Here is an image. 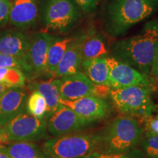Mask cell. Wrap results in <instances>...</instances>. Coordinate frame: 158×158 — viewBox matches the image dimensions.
Wrapping results in <instances>:
<instances>
[{
	"mask_svg": "<svg viewBox=\"0 0 158 158\" xmlns=\"http://www.w3.org/2000/svg\"><path fill=\"white\" fill-rule=\"evenodd\" d=\"M143 31H148L158 37V18L154 19L144 25Z\"/></svg>",
	"mask_w": 158,
	"mask_h": 158,
	"instance_id": "cell-30",
	"label": "cell"
},
{
	"mask_svg": "<svg viewBox=\"0 0 158 158\" xmlns=\"http://www.w3.org/2000/svg\"><path fill=\"white\" fill-rule=\"evenodd\" d=\"M72 39L73 37H53L47 54L46 74L54 76L57 66Z\"/></svg>",
	"mask_w": 158,
	"mask_h": 158,
	"instance_id": "cell-20",
	"label": "cell"
},
{
	"mask_svg": "<svg viewBox=\"0 0 158 158\" xmlns=\"http://www.w3.org/2000/svg\"><path fill=\"white\" fill-rule=\"evenodd\" d=\"M60 103L70 108L85 121L92 122L106 118L109 113V105L106 100L96 95H89L75 100H63Z\"/></svg>",
	"mask_w": 158,
	"mask_h": 158,
	"instance_id": "cell-12",
	"label": "cell"
},
{
	"mask_svg": "<svg viewBox=\"0 0 158 158\" xmlns=\"http://www.w3.org/2000/svg\"><path fill=\"white\" fill-rule=\"evenodd\" d=\"M106 61L109 70L108 80L109 87L119 89L139 86L151 89L152 82L149 76L112 56L106 57Z\"/></svg>",
	"mask_w": 158,
	"mask_h": 158,
	"instance_id": "cell-9",
	"label": "cell"
},
{
	"mask_svg": "<svg viewBox=\"0 0 158 158\" xmlns=\"http://www.w3.org/2000/svg\"><path fill=\"white\" fill-rule=\"evenodd\" d=\"M60 99L75 100L89 95H98V86L94 84L82 72L54 79Z\"/></svg>",
	"mask_w": 158,
	"mask_h": 158,
	"instance_id": "cell-10",
	"label": "cell"
},
{
	"mask_svg": "<svg viewBox=\"0 0 158 158\" xmlns=\"http://www.w3.org/2000/svg\"><path fill=\"white\" fill-rule=\"evenodd\" d=\"M144 130L132 116H117L100 133L101 152L126 154L141 143Z\"/></svg>",
	"mask_w": 158,
	"mask_h": 158,
	"instance_id": "cell-3",
	"label": "cell"
},
{
	"mask_svg": "<svg viewBox=\"0 0 158 158\" xmlns=\"http://www.w3.org/2000/svg\"><path fill=\"white\" fill-rule=\"evenodd\" d=\"M81 8L74 0H45L43 21L49 30L64 33L80 19Z\"/></svg>",
	"mask_w": 158,
	"mask_h": 158,
	"instance_id": "cell-7",
	"label": "cell"
},
{
	"mask_svg": "<svg viewBox=\"0 0 158 158\" xmlns=\"http://www.w3.org/2000/svg\"><path fill=\"white\" fill-rule=\"evenodd\" d=\"M0 158H11L10 157H9L8 155H5V153L2 152H0Z\"/></svg>",
	"mask_w": 158,
	"mask_h": 158,
	"instance_id": "cell-33",
	"label": "cell"
},
{
	"mask_svg": "<svg viewBox=\"0 0 158 158\" xmlns=\"http://www.w3.org/2000/svg\"><path fill=\"white\" fill-rule=\"evenodd\" d=\"M1 144H2V143H1V140H0V147H1Z\"/></svg>",
	"mask_w": 158,
	"mask_h": 158,
	"instance_id": "cell-34",
	"label": "cell"
},
{
	"mask_svg": "<svg viewBox=\"0 0 158 158\" xmlns=\"http://www.w3.org/2000/svg\"><path fill=\"white\" fill-rule=\"evenodd\" d=\"M106 40L100 35H85L81 46L82 62L90 59L108 56Z\"/></svg>",
	"mask_w": 158,
	"mask_h": 158,
	"instance_id": "cell-18",
	"label": "cell"
},
{
	"mask_svg": "<svg viewBox=\"0 0 158 158\" xmlns=\"http://www.w3.org/2000/svg\"><path fill=\"white\" fill-rule=\"evenodd\" d=\"M38 16L37 0H12L9 21L21 28H29L36 23Z\"/></svg>",
	"mask_w": 158,
	"mask_h": 158,
	"instance_id": "cell-15",
	"label": "cell"
},
{
	"mask_svg": "<svg viewBox=\"0 0 158 158\" xmlns=\"http://www.w3.org/2000/svg\"><path fill=\"white\" fill-rule=\"evenodd\" d=\"M11 0H0V27L9 21Z\"/></svg>",
	"mask_w": 158,
	"mask_h": 158,
	"instance_id": "cell-27",
	"label": "cell"
},
{
	"mask_svg": "<svg viewBox=\"0 0 158 158\" xmlns=\"http://www.w3.org/2000/svg\"><path fill=\"white\" fill-rule=\"evenodd\" d=\"M29 42V37L19 31H4L0 33V53L14 57L22 62Z\"/></svg>",
	"mask_w": 158,
	"mask_h": 158,
	"instance_id": "cell-16",
	"label": "cell"
},
{
	"mask_svg": "<svg viewBox=\"0 0 158 158\" xmlns=\"http://www.w3.org/2000/svg\"><path fill=\"white\" fill-rule=\"evenodd\" d=\"M19 68L21 70V64L19 59L0 53V69Z\"/></svg>",
	"mask_w": 158,
	"mask_h": 158,
	"instance_id": "cell-26",
	"label": "cell"
},
{
	"mask_svg": "<svg viewBox=\"0 0 158 158\" xmlns=\"http://www.w3.org/2000/svg\"><path fill=\"white\" fill-rule=\"evenodd\" d=\"M100 138V133H71L48 140L42 150L48 158H85L98 151Z\"/></svg>",
	"mask_w": 158,
	"mask_h": 158,
	"instance_id": "cell-4",
	"label": "cell"
},
{
	"mask_svg": "<svg viewBox=\"0 0 158 158\" xmlns=\"http://www.w3.org/2000/svg\"><path fill=\"white\" fill-rule=\"evenodd\" d=\"M145 131L158 135V113L155 116L143 118Z\"/></svg>",
	"mask_w": 158,
	"mask_h": 158,
	"instance_id": "cell-28",
	"label": "cell"
},
{
	"mask_svg": "<svg viewBox=\"0 0 158 158\" xmlns=\"http://www.w3.org/2000/svg\"><path fill=\"white\" fill-rule=\"evenodd\" d=\"M150 75L156 78H158V48L154 58L152 65L151 70H150Z\"/></svg>",
	"mask_w": 158,
	"mask_h": 158,
	"instance_id": "cell-31",
	"label": "cell"
},
{
	"mask_svg": "<svg viewBox=\"0 0 158 158\" xmlns=\"http://www.w3.org/2000/svg\"><path fill=\"white\" fill-rule=\"evenodd\" d=\"M27 109L31 115L38 118H43L46 114L48 106L46 101L41 94L33 90L27 99Z\"/></svg>",
	"mask_w": 158,
	"mask_h": 158,
	"instance_id": "cell-23",
	"label": "cell"
},
{
	"mask_svg": "<svg viewBox=\"0 0 158 158\" xmlns=\"http://www.w3.org/2000/svg\"><path fill=\"white\" fill-rule=\"evenodd\" d=\"M27 99L22 87H12L0 97V127L25 111Z\"/></svg>",
	"mask_w": 158,
	"mask_h": 158,
	"instance_id": "cell-13",
	"label": "cell"
},
{
	"mask_svg": "<svg viewBox=\"0 0 158 158\" xmlns=\"http://www.w3.org/2000/svg\"><path fill=\"white\" fill-rule=\"evenodd\" d=\"M84 37L85 35H81L73 37L57 66L54 76L60 78L80 72L82 64L81 46Z\"/></svg>",
	"mask_w": 158,
	"mask_h": 158,
	"instance_id": "cell-14",
	"label": "cell"
},
{
	"mask_svg": "<svg viewBox=\"0 0 158 158\" xmlns=\"http://www.w3.org/2000/svg\"><path fill=\"white\" fill-rule=\"evenodd\" d=\"M10 88H12V87H10V86H7V85H5V84H1V83H0V97L5 92H7V91L10 89Z\"/></svg>",
	"mask_w": 158,
	"mask_h": 158,
	"instance_id": "cell-32",
	"label": "cell"
},
{
	"mask_svg": "<svg viewBox=\"0 0 158 158\" xmlns=\"http://www.w3.org/2000/svg\"><path fill=\"white\" fill-rule=\"evenodd\" d=\"M89 124L70 108L61 104L58 109L48 117L46 128L51 135L59 137L80 131Z\"/></svg>",
	"mask_w": 158,
	"mask_h": 158,
	"instance_id": "cell-11",
	"label": "cell"
},
{
	"mask_svg": "<svg viewBox=\"0 0 158 158\" xmlns=\"http://www.w3.org/2000/svg\"><path fill=\"white\" fill-rule=\"evenodd\" d=\"M157 9V0H110L104 10V29L110 36L119 37Z\"/></svg>",
	"mask_w": 158,
	"mask_h": 158,
	"instance_id": "cell-1",
	"label": "cell"
},
{
	"mask_svg": "<svg viewBox=\"0 0 158 158\" xmlns=\"http://www.w3.org/2000/svg\"><path fill=\"white\" fill-rule=\"evenodd\" d=\"M0 152L11 158H48L38 146L31 141L13 142L0 148Z\"/></svg>",
	"mask_w": 158,
	"mask_h": 158,
	"instance_id": "cell-19",
	"label": "cell"
},
{
	"mask_svg": "<svg viewBox=\"0 0 158 158\" xmlns=\"http://www.w3.org/2000/svg\"><path fill=\"white\" fill-rule=\"evenodd\" d=\"M142 148L147 157L158 158V135L145 131L142 138Z\"/></svg>",
	"mask_w": 158,
	"mask_h": 158,
	"instance_id": "cell-24",
	"label": "cell"
},
{
	"mask_svg": "<svg viewBox=\"0 0 158 158\" xmlns=\"http://www.w3.org/2000/svg\"><path fill=\"white\" fill-rule=\"evenodd\" d=\"M157 48L158 37L149 31H143L141 35L115 43L110 51L114 58L149 76Z\"/></svg>",
	"mask_w": 158,
	"mask_h": 158,
	"instance_id": "cell-2",
	"label": "cell"
},
{
	"mask_svg": "<svg viewBox=\"0 0 158 158\" xmlns=\"http://www.w3.org/2000/svg\"><path fill=\"white\" fill-rule=\"evenodd\" d=\"M83 11L89 13L96 9L100 0H74Z\"/></svg>",
	"mask_w": 158,
	"mask_h": 158,
	"instance_id": "cell-29",
	"label": "cell"
},
{
	"mask_svg": "<svg viewBox=\"0 0 158 158\" xmlns=\"http://www.w3.org/2000/svg\"><path fill=\"white\" fill-rule=\"evenodd\" d=\"M26 76L19 68L0 69V83L10 87H23L25 84Z\"/></svg>",
	"mask_w": 158,
	"mask_h": 158,
	"instance_id": "cell-22",
	"label": "cell"
},
{
	"mask_svg": "<svg viewBox=\"0 0 158 158\" xmlns=\"http://www.w3.org/2000/svg\"><path fill=\"white\" fill-rule=\"evenodd\" d=\"M85 158H142V155L140 152L131 151V153L126 154H110L104 153L101 152L95 151L86 156Z\"/></svg>",
	"mask_w": 158,
	"mask_h": 158,
	"instance_id": "cell-25",
	"label": "cell"
},
{
	"mask_svg": "<svg viewBox=\"0 0 158 158\" xmlns=\"http://www.w3.org/2000/svg\"><path fill=\"white\" fill-rule=\"evenodd\" d=\"M46 129L43 118L23 112L0 127V140L2 143L37 141L45 137Z\"/></svg>",
	"mask_w": 158,
	"mask_h": 158,
	"instance_id": "cell-6",
	"label": "cell"
},
{
	"mask_svg": "<svg viewBox=\"0 0 158 158\" xmlns=\"http://www.w3.org/2000/svg\"><path fill=\"white\" fill-rule=\"evenodd\" d=\"M53 37L40 31L29 37L28 48L21 62V70L26 78L35 79L46 74L47 54Z\"/></svg>",
	"mask_w": 158,
	"mask_h": 158,
	"instance_id": "cell-8",
	"label": "cell"
},
{
	"mask_svg": "<svg viewBox=\"0 0 158 158\" xmlns=\"http://www.w3.org/2000/svg\"><path fill=\"white\" fill-rule=\"evenodd\" d=\"M81 68L84 74L97 86H108V66L106 58H98L84 61ZM109 87V86H108Z\"/></svg>",
	"mask_w": 158,
	"mask_h": 158,
	"instance_id": "cell-17",
	"label": "cell"
},
{
	"mask_svg": "<svg viewBox=\"0 0 158 158\" xmlns=\"http://www.w3.org/2000/svg\"><path fill=\"white\" fill-rule=\"evenodd\" d=\"M109 95L116 109L125 116L143 118L152 115L157 109L151 89L144 86L110 89Z\"/></svg>",
	"mask_w": 158,
	"mask_h": 158,
	"instance_id": "cell-5",
	"label": "cell"
},
{
	"mask_svg": "<svg viewBox=\"0 0 158 158\" xmlns=\"http://www.w3.org/2000/svg\"><path fill=\"white\" fill-rule=\"evenodd\" d=\"M157 1H158V0H157Z\"/></svg>",
	"mask_w": 158,
	"mask_h": 158,
	"instance_id": "cell-35",
	"label": "cell"
},
{
	"mask_svg": "<svg viewBox=\"0 0 158 158\" xmlns=\"http://www.w3.org/2000/svg\"><path fill=\"white\" fill-rule=\"evenodd\" d=\"M31 89L32 91H37L45 98L48 106V110L45 114L46 118L49 117L61 106L60 96L56 84L53 80L49 81L33 83L31 86Z\"/></svg>",
	"mask_w": 158,
	"mask_h": 158,
	"instance_id": "cell-21",
	"label": "cell"
}]
</instances>
